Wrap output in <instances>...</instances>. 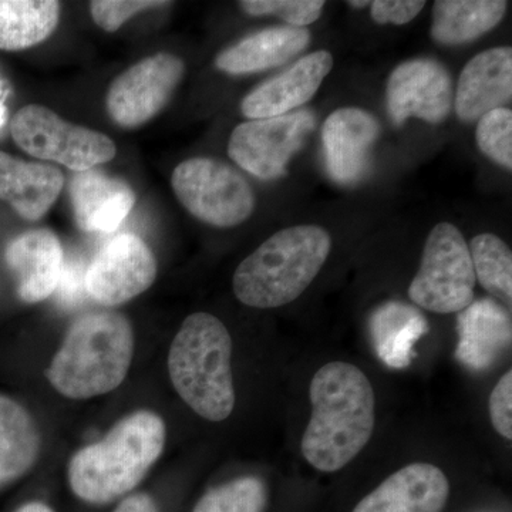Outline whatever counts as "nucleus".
<instances>
[{"mask_svg":"<svg viewBox=\"0 0 512 512\" xmlns=\"http://www.w3.org/2000/svg\"><path fill=\"white\" fill-rule=\"evenodd\" d=\"M16 512H53V510L43 503H29L22 505Z\"/></svg>","mask_w":512,"mask_h":512,"instance_id":"obj_34","label":"nucleus"},{"mask_svg":"<svg viewBox=\"0 0 512 512\" xmlns=\"http://www.w3.org/2000/svg\"><path fill=\"white\" fill-rule=\"evenodd\" d=\"M63 185V173L55 165L30 163L0 151V200L8 202L23 220H42Z\"/></svg>","mask_w":512,"mask_h":512,"instance_id":"obj_19","label":"nucleus"},{"mask_svg":"<svg viewBox=\"0 0 512 512\" xmlns=\"http://www.w3.org/2000/svg\"><path fill=\"white\" fill-rule=\"evenodd\" d=\"M311 42L306 29L281 26L245 37L215 59V66L228 74H251L274 69L299 55Z\"/></svg>","mask_w":512,"mask_h":512,"instance_id":"obj_21","label":"nucleus"},{"mask_svg":"<svg viewBox=\"0 0 512 512\" xmlns=\"http://www.w3.org/2000/svg\"><path fill=\"white\" fill-rule=\"evenodd\" d=\"M512 97L511 47L478 53L464 67L454 94L458 119L473 123L490 111L503 109Z\"/></svg>","mask_w":512,"mask_h":512,"instance_id":"obj_16","label":"nucleus"},{"mask_svg":"<svg viewBox=\"0 0 512 512\" xmlns=\"http://www.w3.org/2000/svg\"><path fill=\"white\" fill-rule=\"evenodd\" d=\"M450 484L439 467L413 463L384 480L353 512H441Z\"/></svg>","mask_w":512,"mask_h":512,"instance_id":"obj_17","label":"nucleus"},{"mask_svg":"<svg viewBox=\"0 0 512 512\" xmlns=\"http://www.w3.org/2000/svg\"><path fill=\"white\" fill-rule=\"evenodd\" d=\"M171 185L185 210L212 227H237L255 210L248 181L235 168L212 158H190L178 164Z\"/></svg>","mask_w":512,"mask_h":512,"instance_id":"obj_8","label":"nucleus"},{"mask_svg":"<svg viewBox=\"0 0 512 512\" xmlns=\"http://www.w3.org/2000/svg\"><path fill=\"white\" fill-rule=\"evenodd\" d=\"M40 453V433L32 414L0 394V488L29 473Z\"/></svg>","mask_w":512,"mask_h":512,"instance_id":"obj_23","label":"nucleus"},{"mask_svg":"<svg viewBox=\"0 0 512 512\" xmlns=\"http://www.w3.org/2000/svg\"><path fill=\"white\" fill-rule=\"evenodd\" d=\"M372 18L380 25H406L424 9L426 2L420 0H376L370 3Z\"/></svg>","mask_w":512,"mask_h":512,"instance_id":"obj_32","label":"nucleus"},{"mask_svg":"<svg viewBox=\"0 0 512 512\" xmlns=\"http://www.w3.org/2000/svg\"><path fill=\"white\" fill-rule=\"evenodd\" d=\"M165 424L151 412L120 420L99 443L77 451L69 464L70 488L89 504H107L140 484L163 454Z\"/></svg>","mask_w":512,"mask_h":512,"instance_id":"obj_2","label":"nucleus"},{"mask_svg":"<svg viewBox=\"0 0 512 512\" xmlns=\"http://www.w3.org/2000/svg\"><path fill=\"white\" fill-rule=\"evenodd\" d=\"M350 6H353V8H365V6H369L370 2H349Z\"/></svg>","mask_w":512,"mask_h":512,"instance_id":"obj_35","label":"nucleus"},{"mask_svg":"<svg viewBox=\"0 0 512 512\" xmlns=\"http://www.w3.org/2000/svg\"><path fill=\"white\" fill-rule=\"evenodd\" d=\"M268 494L255 477L239 478L208 491L192 512H264Z\"/></svg>","mask_w":512,"mask_h":512,"instance_id":"obj_27","label":"nucleus"},{"mask_svg":"<svg viewBox=\"0 0 512 512\" xmlns=\"http://www.w3.org/2000/svg\"><path fill=\"white\" fill-rule=\"evenodd\" d=\"M332 239L316 225L282 229L239 264L232 286L238 301L256 309L288 305L312 284Z\"/></svg>","mask_w":512,"mask_h":512,"instance_id":"obj_4","label":"nucleus"},{"mask_svg":"<svg viewBox=\"0 0 512 512\" xmlns=\"http://www.w3.org/2000/svg\"><path fill=\"white\" fill-rule=\"evenodd\" d=\"M168 5L171 3L161 0H94L90 3V12L99 28L106 32H116L137 13Z\"/></svg>","mask_w":512,"mask_h":512,"instance_id":"obj_30","label":"nucleus"},{"mask_svg":"<svg viewBox=\"0 0 512 512\" xmlns=\"http://www.w3.org/2000/svg\"><path fill=\"white\" fill-rule=\"evenodd\" d=\"M332 67L333 56L326 50L302 57L291 69L249 93L242 100V114L247 119L262 120L291 113L315 96Z\"/></svg>","mask_w":512,"mask_h":512,"instance_id":"obj_14","label":"nucleus"},{"mask_svg":"<svg viewBox=\"0 0 512 512\" xmlns=\"http://www.w3.org/2000/svg\"><path fill=\"white\" fill-rule=\"evenodd\" d=\"M114 512H160L153 498L147 494H134L121 501Z\"/></svg>","mask_w":512,"mask_h":512,"instance_id":"obj_33","label":"nucleus"},{"mask_svg":"<svg viewBox=\"0 0 512 512\" xmlns=\"http://www.w3.org/2000/svg\"><path fill=\"white\" fill-rule=\"evenodd\" d=\"M456 357L471 370L493 366L511 345V318L491 299L468 305L458 315Z\"/></svg>","mask_w":512,"mask_h":512,"instance_id":"obj_20","label":"nucleus"},{"mask_svg":"<svg viewBox=\"0 0 512 512\" xmlns=\"http://www.w3.org/2000/svg\"><path fill=\"white\" fill-rule=\"evenodd\" d=\"M62 5L56 0H0V50L19 52L55 32Z\"/></svg>","mask_w":512,"mask_h":512,"instance_id":"obj_25","label":"nucleus"},{"mask_svg":"<svg viewBox=\"0 0 512 512\" xmlns=\"http://www.w3.org/2000/svg\"><path fill=\"white\" fill-rule=\"evenodd\" d=\"M474 286L476 275L463 235L448 222L437 224L427 238L409 298L426 311L456 313L473 303Z\"/></svg>","mask_w":512,"mask_h":512,"instance_id":"obj_7","label":"nucleus"},{"mask_svg":"<svg viewBox=\"0 0 512 512\" xmlns=\"http://www.w3.org/2000/svg\"><path fill=\"white\" fill-rule=\"evenodd\" d=\"M70 197L77 225L89 234L116 231L136 204V194L126 181L96 170L74 175Z\"/></svg>","mask_w":512,"mask_h":512,"instance_id":"obj_18","label":"nucleus"},{"mask_svg":"<svg viewBox=\"0 0 512 512\" xmlns=\"http://www.w3.org/2000/svg\"><path fill=\"white\" fill-rule=\"evenodd\" d=\"M312 417L301 450L311 466L335 473L369 443L375 429V392L362 370L330 362L313 376Z\"/></svg>","mask_w":512,"mask_h":512,"instance_id":"obj_1","label":"nucleus"},{"mask_svg":"<svg viewBox=\"0 0 512 512\" xmlns=\"http://www.w3.org/2000/svg\"><path fill=\"white\" fill-rule=\"evenodd\" d=\"M387 113L396 126L410 117L443 123L454 106L450 74L436 60L414 59L399 64L386 87Z\"/></svg>","mask_w":512,"mask_h":512,"instance_id":"obj_12","label":"nucleus"},{"mask_svg":"<svg viewBox=\"0 0 512 512\" xmlns=\"http://www.w3.org/2000/svg\"><path fill=\"white\" fill-rule=\"evenodd\" d=\"M490 416L494 429L504 439H512V373L507 372L490 397Z\"/></svg>","mask_w":512,"mask_h":512,"instance_id":"obj_31","label":"nucleus"},{"mask_svg":"<svg viewBox=\"0 0 512 512\" xmlns=\"http://www.w3.org/2000/svg\"><path fill=\"white\" fill-rule=\"evenodd\" d=\"M427 332L426 318L412 306L400 302L380 306L370 320L377 355L393 369H404L413 362L414 346Z\"/></svg>","mask_w":512,"mask_h":512,"instance_id":"obj_22","label":"nucleus"},{"mask_svg":"<svg viewBox=\"0 0 512 512\" xmlns=\"http://www.w3.org/2000/svg\"><path fill=\"white\" fill-rule=\"evenodd\" d=\"M5 261L18 278V293L23 302L45 301L59 288L64 269L63 248L50 229H30L10 241Z\"/></svg>","mask_w":512,"mask_h":512,"instance_id":"obj_15","label":"nucleus"},{"mask_svg":"<svg viewBox=\"0 0 512 512\" xmlns=\"http://www.w3.org/2000/svg\"><path fill=\"white\" fill-rule=\"evenodd\" d=\"M232 340L220 319L194 313L184 320L168 355L174 389L198 416L222 421L235 406Z\"/></svg>","mask_w":512,"mask_h":512,"instance_id":"obj_5","label":"nucleus"},{"mask_svg":"<svg viewBox=\"0 0 512 512\" xmlns=\"http://www.w3.org/2000/svg\"><path fill=\"white\" fill-rule=\"evenodd\" d=\"M380 134L379 121L362 109L333 111L322 128L326 170L336 183L355 184L366 174L370 150Z\"/></svg>","mask_w":512,"mask_h":512,"instance_id":"obj_13","label":"nucleus"},{"mask_svg":"<svg viewBox=\"0 0 512 512\" xmlns=\"http://www.w3.org/2000/svg\"><path fill=\"white\" fill-rule=\"evenodd\" d=\"M478 147L485 156L501 167L512 170V111L497 109L478 120Z\"/></svg>","mask_w":512,"mask_h":512,"instance_id":"obj_28","label":"nucleus"},{"mask_svg":"<svg viewBox=\"0 0 512 512\" xmlns=\"http://www.w3.org/2000/svg\"><path fill=\"white\" fill-rule=\"evenodd\" d=\"M184 73L183 60L171 53H157L134 64L107 92L111 120L123 128H137L153 120L173 97Z\"/></svg>","mask_w":512,"mask_h":512,"instance_id":"obj_10","label":"nucleus"},{"mask_svg":"<svg viewBox=\"0 0 512 512\" xmlns=\"http://www.w3.org/2000/svg\"><path fill=\"white\" fill-rule=\"evenodd\" d=\"M16 146L39 160L62 164L76 173L106 164L117 154L116 144L100 131L76 126L39 104L22 107L10 121Z\"/></svg>","mask_w":512,"mask_h":512,"instance_id":"obj_6","label":"nucleus"},{"mask_svg":"<svg viewBox=\"0 0 512 512\" xmlns=\"http://www.w3.org/2000/svg\"><path fill=\"white\" fill-rule=\"evenodd\" d=\"M504 0H439L433 6L431 36L440 45L473 42L503 20Z\"/></svg>","mask_w":512,"mask_h":512,"instance_id":"obj_24","label":"nucleus"},{"mask_svg":"<svg viewBox=\"0 0 512 512\" xmlns=\"http://www.w3.org/2000/svg\"><path fill=\"white\" fill-rule=\"evenodd\" d=\"M157 278V261L143 239L121 234L111 239L84 274V289L104 306H117L146 292Z\"/></svg>","mask_w":512,"mask_h":512,"instance_id":"obj_11","label":"nucleus"},{"mask_svg":"<svg viewBox=\"0 0 512 512\" xmlns=\"http://www.w3.org/2000/svg\"><path fill=\"white\" fill-rule=\"evenodd\" d=\"M242 10L251 16H278L292 28L312 25L322 15V0H244Z\"/></svg>","mask_w":512,"mask_h":512,"instance_id":"obj_29","label":"nucleus"},{"mask_svg":"<svg viewBox=\"0 0 512 512\" xmlns=\"http://www.w3.org/2000/svg\"><path fill=\"white\" fill-rule=\"evenodd\" d=\"M315 126L311 110L245 121L229 137V157L259 180H276L284 177L293 154Z\"/></svg>","mask_w":512,"mask_h":512,"instance_id":"obj_9","label":"nucleus"},{"mask_svg":"<svg viewBox=\"0 0 512 512\" xmlns=\"http://www.w3.org/2000/svg\"><path fill=\"white\" fill-rule=\"evenodd\" d=\"M133 353V328L123 315L86 313L67 330L46 376L64 397L92 399L123 383Z\"/></svg>","mask_w":512,"mask_h":512,"instance_id":"obj_3","label":"nucleus"},{"mask_svg":"<svg viewBox=\"0 0 512 512\" xmlns=\"http://www.w3.org/2000/svg\"><path fill=\"white\" fill-rule=\"evenodd\" d=\"M476 281L508 308L512 302V254L503 239L480 234L468 245Z\"/></svg>","mask_w":512,"mask_h":512,"instance_id":"obj_26","label":"nucleus"}]
</instances>
